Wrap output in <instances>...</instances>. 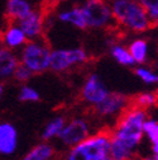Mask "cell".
<instances>
[{
    "label": "cell",
    "mask_w": 158,
    "mask_h": 160,
    "mask_svg": "<svg viewBox=\"0 0 158 160\" xmlns=\"http://www.w3.org/2000/svg\"><path fill=\"white\" fill-rule=\"evenodd\" d=\"M146 10H153V9H158V0H138Z\"/></svg>",
    "instance_id": "d4e9b609"
},
{
    "label": "cell",
    "mask_w": 158,
    "mask_h": 160,
    "mask_svg": "<svg viewBox=\"0 0 158 160\" xmlns=\"http://www.w3.org/2000/svg\"><path fill=\"white\" fill-rule=\"evenodd\" d=\"M135 75L139 78L144 84L148 85H154L158 84V72L152 71L149 68H144V66H139L135 69Z\"/></svg>",
    "instance_id": "7402d4cb"
},
{
    "label": "cell",
    "mask_w": 158,
    "mask_h": 160,
    "mask_svg": "<svg viewBox=\"0 0 158 160\" xmlns=\"http://www.w3.org/2000/svg\"><path fill=\"white\" fill-rule=\"evenodd\" d=\"M110 53L113 56V58H115V61H118L123 66H134L135 61L133 56L130 55L129 50L125 48L124 46L120 45H113L110 47Z\"/></svg>",
    "instance_id": "d6986e66"
},
{
    "label": "cell",
    "mask_w": 158,
    "mask_h": 160,
    "mask_svg": "<svg viewBox=\"0 0 158 160\" xmlns=\"http://www.w3.org/2000/svg\"><path fill=\"white\" fill-rule=\"evenodd\" d=\"M153 27H158V18L156 19V22L153 23Z\"/></svg>",
    "instance_id": "83f0119b"
},
{
    "label": "cell",
    "mask_w": 158,
    "mask_h": 160,
    "mask_svg": "<svg viewBox=\"0 0 158 160\" xmlns=\"http://www.w3.org/2000/svg\"><path fill=\"white\" fill-rule=\"evenodd\" d=\"M27 41H28V38L26 37L21 27L15 22L8 21L7 27L4 28L2 34H0V43L7 48L15 50L19 47H23L27 43Z\"/></svg>",
    "instance_id": "8fae6325"
},
{
    "label": "cell",
    "mask_w": 158,
    "mask_h": 160,
    "mask_svg": "<svg viewBox=\"0 0 158 160\" xmlns=\"http://www.w3.org/2000/svg\"><path fill=\"white\" fill-rule=\"evenodd\" d=\"M19 145V135L14 125L9 122H0V155H13Z\"/></svg>",
    "instance_id": "30bf717a"
},
{
    "label": "cell",
    "mask_w": 158,
    "mask_h": 160,
    "mask_svg": "<svg viewBox=\"0 0 158 160\" xmlns=\"http://www.w3.org/2000/svg\"><path fill=\"white\" fill-rule=\"evenodd\" d=\"M87 60H89V55L82 48L53 50L51 51L49 69L57 72H63L73 66H78L87 62Z\"/></svg>",
    "instance_id": "5b68a950"
},
{
    "label": "cell",
    "mask_w": 158,
    "mask_h": 160,
    "mask_svg": "<svg viewBox=\"0 0 158 160\" xmlns=\"http://www.w3.org/2000/svg\"><path fill=\"white\" fill-rule=\"evenodd\" d=\"M34 74L28 69V68H26L24 65H22V64H19L18 65V68L15 69V71H14V79L16 80V82H19V83H23V84H26L28 80L33 76Z\"/></svg>",
    "instance_id": "cb8c5ba5"
},
{
    "label": "cell",
    "mask_w": 158,
    "mask_h": 160,
    "mask_svg": "<svg viewBox=\"0 0 158 160\" xmlns=\"http://www.w3.org/2000/svg\"><path fill=\"white\" fill-rule=\"evenodd\" d=\"M24 32L28 39H35L42 36L43 32V14L39 12H30L26 18L15 22Z\"/></svg>",
    "instance_id": "7c38bea8"
},
{
    "label": "cell",
    "mask_w": 158,
    "mask_h": 160,
    "mask_svg": "<svg viewBox=\"0 0 158 160\" xmlns=\"http://www.w3.org/2000/svg\"><path fill=\"white\" fill-rule=\"evenodd\" d=\"M51 48L43 38L28 39L23 46L19 61L33 74H41L49 69Z\"/></svg>",
    "instance_id": "277c9868"
},
{
    "label": "cell",
    "mask_w": 158,
    "mask_h": 160,
    "mask_svg": "<svg viewBox=\"0 0 158 160\" xmlns=\"http://www.w3.org/2000/svg\"><path fill=\"white\" fill-rule=\"evenodd\" d=\"M143 133L147 136L151 144L158 141V121L152 118H147L143 125Z\"/></svg>",
    "instance_id": "603a6c76"
},
{
    "label": "cell",
    "mask_w": 158,
    "mask_h": 160,
    "mask_svg": "<svg viewBox=\"0 0 158 160\" xmlns=\"http://www.w3.org/2000/svg\"><path fill=\"white\" fill-rule=\"evenodd\" d=\"M110 131L89 135L81 142L70 148L66 160H114L110 155Z\"/></svg>",
    "instance_id": "7a4b0ae2"
},
{
    "label": "cell",
    "mask_w": 158,
    "mask_h": 160,
    "mask_svg": "<svg viewBox=\"0 0 158 160\" xmlns=\"http://www.w3.org/2000/svg\"><path fill=\"white\" fill-rule=\"evenodd\" d=\"M135 64H144L148 57V43L144 39H135L128 47Z\"/></svg>",
    "instance_id": "e0dca14e"
},
{
    "label": "cell",
    "mask_w": 158,
    "mask_h": 160,
    "mask_svg": "<svg viewBox=\"0 0 158 160\" xmlns=\"http://www.w3.org/2000/svg\"><path fill=\"white\" fill-rule=\"evenodd\" d=\"M81 10L87 27L103 28L113 19L111 8L105 3V0H87Z\"/></svg>",
    "instance_id": "8992f818"
},
{
    "label": "cell",
    "mask_w": 158,
    "mask_h": 160,
    "mask_svg": "<svg viewBox=\"0 0 158 160\" xmlns=\"http://www.w3.org/2000/svg\"><path fill=\"white\" fill-rule=\"evenodd\" d=\"M19 64V57L13 52V50L7 47L0 48V79L12 78Z\"/></svg>",
    "instance_id": "4fadbf2b"
},
{
    "label": "cell",
    "mask_w": 158,
    "mask_h": 160,
    "mask_svg": "<svg viewBox=\"0 0 158 160\" xmlns=\"http://www.w3.org/2000/svg\"><path fill=\"white\" fill-rule=\"evenodd\" d=\"M132 103L138 106V107H141V108H144V109L152 108L156 104H158L156 93H153V92H144V93L138 94L132 101Z\"/></svg>",
    "instance_id": "44dd1931"
},
{
    "label": "cell",
    "mask_w": 158,
    "mask_h": 160,
    "mask_svg": "<svg viewBox=\"0 0 158 160\" xmlns=\"http://www.w3.org/2000/svg\"><path fill=\"white\" fill-rule=\"evenodd\" d=\"M156 97H157V102H158V89L156 90Z\"/></svg>",
    "instance_id": "f1b7e54d"
},
{
    "label": "cell",
    "mask_w": 158,
    "mask_h": 160,
    "mask_svg": "<svg viewBox=\"0 0 158 160\" xmlns=\"http://www.w3.org/2000/svg\"><path fill=\"white\" fill-rule=\"evenodd\" d=\"M152 145V154L153 155H158V141L151 144Z\"/></svg>",
    "instance_id": "484cf974"
},
{
    "label": "cell",
    "mask_w": 158,
    "mask_h": 160,
    "mask_svg": "<svg viewBox=\"0 0 158 160\" xmlns=\"http://www.w3.org/2000/svg\"><path fill=\"white\" fill-rule=\"evenodd\" d=\"M54 148L48 142L43 141L33 146L23 158V160H51L54 156Z\"/></svg>",
    "instance_id": "9a60e30c"
},
{
    "label": "cell",
    "mask_w": 158,
    "mask_h": 160,
    "mask_svg": "<svg viewBox=\"0 0 158 160\" xmlns=\"http://www.w3.org/2000/svg\"><path fill=\"white\" fill-rule=\"evenodd\" d=\"M32 12V8L27 0H8L7 21L18 22L26 18Z\"/></svg>",
    "instance_id": "5bb4252c"
},
{
    "label": "cell",
    "mask_w": 158,
    "mask_h": 160,
    "mask_svg": "<svg viewBox=\"0 0 158 160\" xmlns=\"http://www.w3.org/2000/svg\"><path fill=\"white\" fill-rule=\"evenodd\" d=\"M90 135V125L85 118L76 117L70 121H66L62 131L58 135V140L67 148H72L76 144L81 142Z\"/></svg>",
    "instance_id": "52a82bcc"
},
{
    "label": "cell",
    "mask_w": 158,
    "mask_h": 160,
    "mask_svg": "<svg viewBox=\"0 0 158 160\" xmlns=\"http://www.w3.org/2000/svg\"><path fill=\"white\" fill-rule=\"evenodd\" d=\"M111 13L115 21L134 32H144L151 28L146 9L134 0H114Z\"/></svg>",
    "instance_id": "3957f363"
},
{
    "label": "cell",
    "mask_w": 158,
    "mask_h": 160,
    "mask_svg": "<svg viewBox=\"0 0 158 160\" xmlns=\"http://www.w3.org/2000/svg\"><path fill=\"white\" fill-rule=\"evenodd\" d=\"M3 92H4V87H3L2 83H0V98H2V95H3Z\"/></svg>",
    "instance_id": "4316f807"
},
{
    "label": "cell",
    "mask_w": 158,
    "mask_h": 160,
    "mask_svg": "<svg viewBox=\"0 0 158 160\" xmlns=\"http://www.w3.org/2000/svg\"><path fill=\"white\" fill-rule=\"evenodd\" d=\"M66 123V118L63 116H56L53 117L51 121L44 126L42 131V140L44 141H49V140L58 137L60 132L62 131L63 126Z\"/></svg>",
    "instance_id": "2e32d148"
},
{
    "label": "cell",
    "mask_w": 158,
    "mask_h": 160,
    "mask_svg": "<svg viewBox=\"0 0 158 160\" xmlns=\"http://www.w3.org/2000/svg\"><path fill=\"white\" fill-rule=\"evenodd\" d=\"M132 104L130 98L122 93H109L103 101L95 106V112L103 118L120 116Z\"/></svg>",
    "instance_id": "ba28073f"
},
{
    "label": "cell",
    "mask_w": 158,
    "mask_h": 160,
    "mask_svg": "<svg viewBox=\"0 0 158 160\" xmlns=\"http://www.w3.org/2000/svg\"><path fill=\"white\" fill-rule=\"evenodd\" d=\"M18 99L21 102H24V103H35V102L41 101V94H39V92L35 88L27 85V84H23L22 88L19 89Z\"/></svg>",
    "instance_id": "ffe728a7"
},
{
    "label": "cell",
    "mask_w": 158,
    "mask_h": 160,
    "mask_svg": "<svg viewBox=\"0 0 158 160\" xmlns=\"http://www.w3.org/2000/svg\"><path fill=\"white\" fill-rule=\"evenodd\" d=\"M60 19L62 22H67V23L73 24L75 27L80 28V29L87 28V24H86L85 18H84L81 8H73V9L68 10V12L61 13L60 14Z\"/></svg>",
    "instance_id": "ac0fdd59"
},
{
    "label": "cell",
    "mask_w": 158,
    "mask_h": 160,
    "mask_svg": "<svg viewBox=\"0 0 158 160\" xmlns=\"http://www.w3.org/2000/svg\"><path fill=\"white\" fill-rule=\"evenodd\" d=\"M109 89L97 74H90L81 89V99L89 106L95 107L109 94Z\"/></svg>",
    "instance_id": "9c48e42d"
},
{
    "label": "cell",
    "mask_w": 158,
    "mask_h": 160,
    "mask_svg": "<svg viewBox=\"0 0 158 160\" xmlns=\"http://www.w3.org/2000/svg\"><path fill=\"white\" fill-rule=\"evenodd\" d=\"M147 118V109L132 103L119 116L114 130L110 131L111 138L122 142L128 149L135 152L143 140V125Z\"/></svg>",
    "instance_id": "6da1fadb"
}]
</instances>
